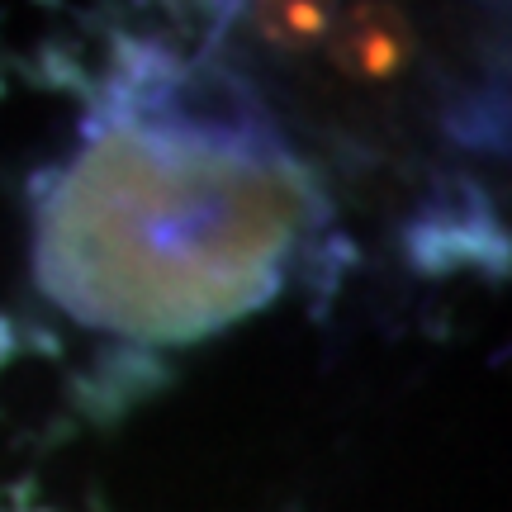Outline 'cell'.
<instances>
[{
	"label": "cell",
	"mask_w": 512,
	"mask_h": 512,
	"mask_svg": "<svg viewBox=\"0 0 512 512\" xmlns=\"http://www.w3.org/2000/svg\"><path fill=\"white\" fill-rule=\"evenodd\" d=\"M309 223V176L285 147L157 105L110 119L53 185L38 280L91 328L185 342L261 309Z\"/></svg>",
	"instance_id": "obj_1"
}]
</instances>
